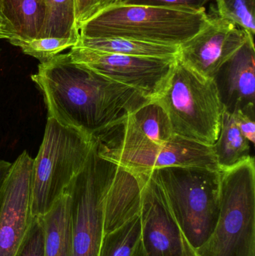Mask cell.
Segmentation results:
<instances>
[{"mask_svg": "<svg viewBox=\"0 0 255 256\" xmlns=\"http://www.w3.org/2000/svg\"><path fill=\"white\" fill-rule=\"evenodd\" d=\"M31 80L43 94L48 117L95 140L153 102L76 62L69 52L40 63Z\"/></svg>", "mask_w": 255, "mask_h": 256, "instance_id": "1", "label": "cell"}, {"mask_svg": "<svg viewBox=\"0 0 255 256\" xmlns=\"http://www.w3.org/2000/svg\"><path fill=\"white\" fill-rule=\"evenodd\" d=\"M209 19L205 10L190 12L121 2L82 22L79 26V36L181 46L199 33Z\"/></svg>", "mask_w": 255, "mask_h": 256, "instance_id": "2", "label": "cell"}, {"mask_svg": "<svg viewBox=\"0 0 255 256\" xmlns=\"http://www.w3.org/2000/svg\"><path fill=\"white\" fill-rule=\"evenodd\" d=\"M195 251L212 236L220 210V170L171 166L149 172Z\"/></svg>", "mask_w": 255, "mask_h": 256, "instance_id": "3", "label": "cell"}, {"mask_svg": "<svg viewBox=\"0 0 255 256\" xmlns=\"http://www.w3.org/2000/svg\"><path fill=\"white\" fill-rule=\"evenodd\" d=\"M157 102L173 134L212 146L218 138L224 108L214 80L192 70L177 58Z\"/></svg>", "mask_w": 255, "mask_h": 256, "instance_id": "4", "label": "cell"}, {"mask_svg": "<svg viewBox=\"0 0 255 256\" xmlns=\"http://www.w3.org/2000/svg\"><path fill=\"white\" fill-rule=\"evenodd\" d=\"M94 142L89 136L48 117L31 168L32 216H43L53 207L83 168Z\"/></svg>", "mask_w": 255, "mask_h": 256, "instance_id": "5", "label": "cell"}, {"mask_svg": "<svg viewBox=\"0 0 255 256\" xmlns=\"http://www.w3.org/2000/svg\"><path fill=\"white\" fill-rule=\"evenodd\" d=\"M197 256H255L254 158L220 170V210L209 240Z\"/></svg>", "mask_w": 255, "mask_h": 256, "instance_id": "6", "label": "cell"}, {"mask_svg": "<svg viewBox=\"0 0 255 256\" xmlns=\"http://www.w3.org/2000/svg\"><path fill=\"white\" fill-rule=\"evenodd\" d=\"M118 167L99 155L95 140L83 168L66 188L72 256H98L104 234L106 198Z\"/></svg>", "mask_w": 255, "mask_h": 256, "instance_id": "7", "label": "cell"}, {"mask_svg": "<svg viewBox=\"0 0 255 256\" xmlns=\"http://www.w3.org/2000/svg\"><path fill=\"white\" fill-rule=\"evenodd\" d=\"M96 142L100 156L136 174L171 166L220 170L212 146L175 134L162 142L145 140L127 146H106Z\"/></svg>", "mask_w": 255, "mask_h": 256, "instance_id": "8", "label": "cell"}, {"mask_svg": "<svg viewBox=\"0 0 255 256\" xmlns=\"http://www.w3.org/2000/svg\"><path fill=\"white\" fill-rule=\"evenodd\" d=\"M69 54L76 62L137 90L151 100L163 91L178 58L133 56L77 46L70 48Z\"/></svg>", "mask_w": 255, "mask_h": 256, "instance_id": "9", "label": "cell"}, {"mask_svg": "<svg viewBox=\"0 0 255 256\" xmlns=\"http://www.w3.org/2000/svg\"><path fill=\"white\" fill-rule=\"evenodd\" d=\"M137 174L142 182V256H197L180 228L161 186L149 173Z\"/></svg>", "mask_w": 255, "mask_h": 256, "instance_id": "10", "label": "cell"}, {"mask_svg": "<svg viewBox=\"0 0 255 256\" xmlns=\"http://www.w3.org/2000/svg\"><path fill=\"white\" fill-rule=\"evenodd\" d=\"M33 159L24 150L12 164L0 197V256H14L32 220Z\"/></svg>", "mask_w": 255, "mask_h": 256, "instance_id": "11", "label": "cell"}, {"mask_svg": "<svg viewBox=\"0 0 255 256\" xmlns=\"http://www.w3.org/2000/svg\"><path fill=\"white\" fill-rule=\"evenodd\" d=\"M250 37L245 30L225 18H210L199 33L180 46L178 58L201 76L214 79L217 70Z\"/></svg>", "mask_w": 255, "mask_h": 256, "instance_id": "12", "label": "cell"}, {"mask_svg": "<svg viewBox=\"0 0 255 256\" xmlns=\"http://www.w3.org/2000/svg\"><path fill=\"white\" fill-rule=\"evenodd\" d=\"M224 110L255 116V48L250 37L214 78Z\"/></svg>", "mask_w": 255, "mask_h": 256, "instance_id": "13", "label": "cell"}, {"mask_svg": "<svg viewBox=\"0 0 255 256\" xmlns=\"http://www.w3.org/2000/svg\"><path fill=\"white\" fill-rule=\"evenodd\" d=\"M175 135L163 108L151 102L129 115L121 124L100 136L96 141L107 146H127L145 140L162 142Z\"/></svg>", "mask_w": 255, "mask_h": 256, "instance_id": "14", "label": "cell"}, {"mask_svg": "<svg viewBox=\"0 0 255 256\" xmlns=\"http://www.w3.org/2000/svg\"><path fill=\"white\" fill-rule=\"evenodd\" d=\"M141 192L142 182L139 174L119 166L106 198L104 234L139 214Z\"/></svg>", "mask_w": 255, "mask_h": 256, "instance_id": "15", "label": "cell"}, {"mask_svg": "<svg viewBox=\"0 0 255 256\" xmlns=\"http://www.w3.org/2000/svg\"><path fill=\"white\" fill-rule=\"evenodd\" d=\"M0 10L21 40L40 36L46 14V0H0Z\"/></svg>", "mask_w": 255, "mask_h": 256, "instance_id": "16", "label": "cell"}, {"mask_svg": "<svg viewBox=\"0 0 255 256\" xmlns=\"http://www.w3.org/2000/svg\"><path fill=\"white\" fill-rule=\"evenodd\" d=\"M253 146L237 126L233 115L223 111L218 138L212 146L220 170L232 168L253 158Z\"/></svg>", "mask_w": 255, "mask_h": 256, "instance_id": "17", "label": "cell"}, {"mask_svg": "<svg viewBox=\"0 0 255 256\" xmlns=\"http://www.w3.org/2000/svg\"><path fill=\"white\" fill-rule=\"evenodd\" d=\"M69 206V196L64 192L53 207L42 216L44 256H72Z\"/></svg>", "mask_w": 255, "mask_h": 256, "instance_id": "18", "label": "cell"}, {"mask_svg": "<svg viewBox=\"0 0 255 256\" xmlns=\"http://www.w3.org/2000/svg\"><path fill=\"white\" fill-rule=\"evenodd\" d=\"M76 46L111 54L154 58L177 57L180 48V46L157 44L121 38H87L80 36Z\"/></svg>", "mask_w": 255, "mask_h": 256, "instance_id": "19", "label": "cell"}, {"mask_svg": "<svg viewBox=\"0 0 255 256\" xmlns=\"http://www.w3.org/2000/svg\"><path fill=\"white\" fill-rule=\"evenodd\" d=\"M43 37L79 38L75 0H46V18L38 38Z\"/></svg>", "mask_w": 255, "mask_h": 256, "instance_id": "20", "label": "cell"}, {"mask_svg": "<svg viewBox=\"0 0 255 256\" xmlns=\"http://www.w3.org/2000/svg\"><path fill=\"white\" fill-rule=\"evenodd\" d=\"M98 256H142L139 214L103 236Z\"/></svg>", "mask_w": 255, "mask_h": 256, "instance_id": "21", "label": "cell"}, {"mask_svg": "<svg viewBox=\"0 0 255 256\" xmlns=\"http://www.w3.org/2000/svg\"><path fill=\"white\" fill-rule=\"evenodd\" d=\"M78 40L79 39L73 38L43 37L28 40L13 38L9 42L14 46H19L24 54L31 56L38 60L40 63H43L61 54L62 51L76 46Z\"/></svg>", "mask_w": 255, "mask_h": 256, "instance_id": "22", "label": "cell"}, {"mask_svg": "<svg viewBox=\"0 0 255 256\" xmlns=\"http://www.w3.org/2000/svg\"><path fill=\"white\" fill-rule=\"evenodd\" d=\"M219 16L255 34V0H217Z\"/></svg>", "mask_w": 255, "mask_h": 256, "instance_id": "23", "label": "cell"}, {"mask_svg": "<svg viewBox=\"0 0 255 256\" xmlns=\"http://www.w3.org/2000/svg\"><path fill=\"white\" fill-rule=\"evenodd\" d=\"M14 256H44V225L42 216H33Z\"/></svg>", "mask_w": 255, "mask_h": 256, "instance_id": "24", "label": "cell"}, {"mask_svg": "<svg viewBox=\"0 0 255 256\" xmlns=\"http://www.w3.org/2000/svg\"><path fill=\"white\" fill-rule=\"evenodd\" d=\"M210 0H122L123 4L201 12Z\"/></svg>", "mask_w": 255, "mask_h": 256, "instance_id": "25", "label": "cell"}, {"mask_svg": "<svg viewBox=\"0 0 255 256\" xmlns=\"http://www.w3.org/2000/svg\"><path fill=\"white\" fill-rule=\"evenodd\" d=\"M235 123L243 135L254 146L255 143V121L254 117L246 115L242 112L232 114Z\"/></svg>", "mask_w": 255, "mask_h": 256, "instance_id": "26", "label": "cell"}, {"mask_svg": "<svg viewBox=\"0 0 255 256\" xmlns=\"http://www.w3.org/2000/svg\"><path fill=\"white\" fill-rule=\"evenodd\" d=\"M96 0H75L76 4V18L78 27L85 20L89 18Z\"/></svg>", "mask_w": 255, "mask_h": 256, "instance_id": "27", "label": "cell"}, {"mask_svg": "<svg viewBox=\"0 0 255 256\" xmlns=\"http://www.w3.org/2000/svg\"><path fill=\"white\" fill-rule=\"evenodd\" d=\"M16 38L14 28L0 10V40L7 39L10 40Z\"/></svg>", "mask_w": 255, "mask_h": 256, "instance_id": "28", "label": "cell"}, {"mask_svg": "<svg viewBox=\"0 0 255 256\" xmlns=\"http://www.w3.org/2000/svg\"><path fill=\"white\" fill-rule=\"evenodd\" d=\"M12 164L3 160H0V197L4 182L8 176L9 172L11 168Z\"/></svg>", "mask_w": 255, "mask_h": 256, "instance_id": "29", "label": "cell"}, {"mask_svg": "<svg viewBox=\"0 0 255 256\" xmlns=\"http://www.w3.org/2000/svg\"><path fill=\"white\" fill-rule=\"evenodd\" d=\"M121 2L122 0H96L95 4H94V8H93L89 18L103 9L109 7V6H114V4H119Z\"/></svg>", "mask_w": 255, "mask_h": 256, "instance_id": "30", "label": "cell"}]
</instances>
